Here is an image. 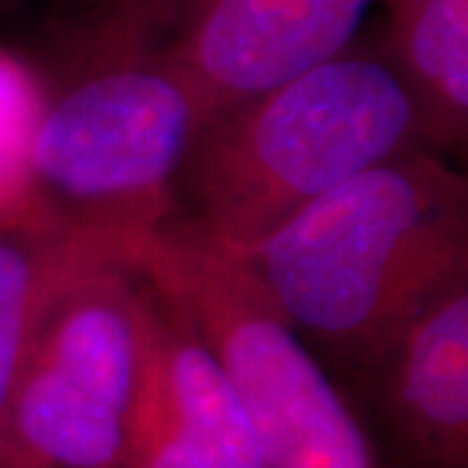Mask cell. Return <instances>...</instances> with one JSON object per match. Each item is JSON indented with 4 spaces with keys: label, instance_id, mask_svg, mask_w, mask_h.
Masks as SVG:
<instances>
[{
    "label": "cell",
    "instance_id": "obj_1",
    "mask_svg": "<svg viewBox=\"0 0 468 468\" xmlns=\"http://www.w3.org/2000/svg\"><path fill=\"white\" fill-rule=\"evenodd\" d=\"M304 344L359 378L468 279V187L435 151L365 169L242 252Z\"/></svg>",
    "mask_w": 468,
    "mask_h": 468
},
{
    "label": "cell",
    "instance_id": "obj_2",
    "mask_svg": "<svg viewBox=\"0 0 468 468\" xmlns=\"http://www.w3.org/2000/svg\"><path fill=\"white\" fill-rule=\"evenodd\" d=\"M185 0H112L29 138L34 201L60 221L141 248L175 214L183 169L208 125L159 29Z\"/></svg>",
    "mask_w": 468,
    "mask_h": 468
},
{
    "label": "cell",
    "instance_id": "obj_3",
    "mask_svg": "<svg viewBox=\"0 0 468 468\" xmlns=\"http://www.w3.org/2000/svg\"><path fill=\"white\" fill-rule=\"evenodd\" d=\"M424 149L383 48L351 45L214 117L183 169L172 218L237 252L365 169Z\"/></svg>",
    "mask_w": 468,
    "mask_h": 468
},
{
    "label": "cell",
    "instance_id": "obj_4",
    "mask_svg": "<svg viewBox=\"0 0 468 468\" xmlns=\"http://www.w3.org/2000/svg\"><path fill=\"white\" fill-rule=\"evenodd\" d=\"M135 266L214 354L268 468H380L365 427L242 252L167 218Z\"/></svg>",
    "mask_w": 468,
    "mask_h": 468
},
{
    "label": "cell",
    "instance_id": "obj_5",
    "mask_svg": "<svg viewBox=\"0 0 468 468\" xmlns=\"http://www.w3.org/2000/svg\"><path fill=\"white\" fill-rule=\"evenodd\" d=\"M135 255L91 266L52 302L0 432V468H120L141 344Z\"/></svg>",
    "mask_w": 468,
    "mask_h": 468
},
{
    "label": "cell",
    "instance_id": "obj_6",
    "mask_svg": "<svg viewBox=\"0 0 468 468\" xmlns=\"http://www.w3.org/2000/svg\"><path fill=\"white\" fill-rule=\"evenodd\" d=\"M138 334L120 468H268L250 417L214 354L183 310L144 276Z\"/></svg>",
    "mask_w": 468,
    "mask_h": 468
},
{
    "label": "cell",
    "instance_id": "obj_7",
    "mask_svg": "<svg viewBox=\"0 0 468 468\" xmlns=\"http://www.w3.org/2000/svg\"><path fill=\"white\" fill-rule=\"evenodd\" d=\"M369 5L372 0H185L169 52L214 120L351 48Z\"/></svg>",
    "mask_w": 468,
    "mask_h": 468
},
{
    "label": "cell",
    "instance_id": "obj_8",
    "mask_svg": "<svg viewBox=\"0 0 468 468\" xmlns=\"http://www.w3.org/2000/svg\"><path fill=\"white\" fill-rule=\"evenodd\" d=\"M359 380L403 468H468V279L419 310Z\"/></svg>",
    "mask_w": 468,
    "mask_h": 468
},
{
    "label": "cell",
    "instance_id": "obj_9",
    "mask_svg": "<svg viewBox=\"0 0 468 468\" xmlns=\"http://www.w3.org/2000/svg\"><path fill=\"white\" fill-rule=\"evenodd\" d=\"M135 252L133 245L60 221L45 208L0 221V432L58 294L91 266Z\"/></svg>",
    "mask_w": 468,
    "mask_h": 468
},
{
    "label": "cell",
    "instance_id": "obj_10",
    "mask_svg": "<svg viewBox=\"0 0 468 468\" xmlns=\"http://www.w3.org/2000/svg\"><path fill=\"white\" fill-rule=\"evenodd\" d=\"M385 55L414 101L421 146L463 154L468 141V0H424L390 14Z\"/></svg>",
    "mask_w": 468,
    "mask_h": 468
},
{
    "label": "cell",
    "instance_id": "obj_11",
    "mask_svg": "<svg viewBox=\"0 0 468 468\" xmlns=\"http://www.w3.org/2000/svg\"><path fill=\"white\" fill-rule=\"evenodd\" d=\"M39 107L32 73L0 52V221L42 208L29 185V138Z\"/></svg>",
    "mask_w": 468,
    "mask_h": 468
},
{
    "label": "cell",
    "instance_id": "obj_12",
    "mask_svg": "<svg viewBox=\"0 0 468 468\" xmlns=\"http://www.w3.org/2000/svg\"><path fill=\"white\" fill-rule=\"evenodd\" d=\"M385 3H388L390 14H396V11H403V8H411V5H417V3H424V0H385Z\"/></svg>",
    "mask_w": 468,
    "mask_h": 468
}]
</instances>
